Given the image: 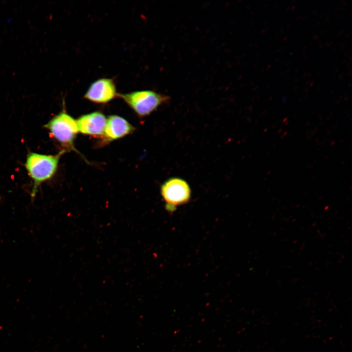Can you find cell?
<instances>
[{
  "instance_id": "6da1fadb",
  "label": "cell",
  "mask_w": 352,
  "mask_h": 352,
  "mask_svg": "<svg viewBox=\"0 0 352 352\" xmlns=\"http://www.w3.org/2000/svg\"><path fill=\"white\" fill-rule=\"evenodd\" d=\"M66 151L62 150L54 155L29 153L25 163V168L33 181L32 197H34L38 186L43 182L51 178L55 174L60 158Z\"/></svg>"
},
{
  "instance_id": "7a4b0ae2",
  "label": "cell",
  "mask_w": 352,
  "mask_h": 352,
  "mask_svg": "<svg viewBox=\"0 0 352 352\" xmlns=\"http://www.w3.org/2000/svg\"><path fill=\"white\" fill-rule=\"evenodd\" d=\"M118 97L121 98L140 118L150 115L170 100L169 96L152 90L118 93Z\"/></svg>"
},
{
  "instance_id": "3957f363",
  "label": "cell",
  "mask_w": 352,
  "mask_h": 352,
  "mask_svg": "<svg viewBox=\"0 0 352 352\" xmlns=\"http://www.w3.org/2000/svg\"><path fill=\"white\" fill-rule=\"evenodd\" d=\"M44 127L50 136L63 147V150L76 151L74 142L78 133L76 120L63 110L54 116Z\"/></svg>"
},
{
  "instance_id": "277c9868",
  "label": "cell",
  "mask_w": 352,
  "mask_h": 352,
  "mask_svg": "<svg viewBox=\"0 0 352 352\" xmlns=\"http://www.w3.org/2000/svg\"><path fill=\"white\" fill-rule=\"evenodd\" d=\"M160 194L169 212L189 202L191 198V188L185 179L172 177L166 180L160 186Z\"/></svg>"
},
{
  "instance_id": "5b68a950",
  "label": "cell",
  "mask_w": 352,
  "mask_h": 352,
  "mask_svg": "<svg viewBox=\"0 0 352 352\" xmlns=\"http://www.w3.org/2000/svg\"><path fill=\"white\" fill-rule=\"evenodd\" d=\"M115 83L112 79L102 78L92 83L84 97L97 104H106L118 97Z\"/></svg>"
},
{
  "instance_id": "8992f818",
  "label": "cell",
  "mask_w": 352,
  "mask_h": 352,
  "mask_svg": "<svg viewBox=\"0 0 352 352\" xmlns=\"http://www.w3.org/2000/svg\"><path fill=\"white\" fill-rule=\"evenodd\" d=\"M107 118L99 111L80 116L76 120L78 132L91 136L102 137L104 133Z\"/></svg>"
},
{
  "instance_id": "52a82bcc",
  "label": "cell",
  "mask_w": 352,
  "mask_h": 352,
  "mask_svg": "<svg viewBox=\"0 0 352 352\" xmlns=\"http://www.w3.org/2000/svg\"><path fill=\"white\" fill-rule=\"evenodd\" d=\"M134 127L123 117L117 115L110 116L102 136L105 142L121 138L133 132Z\"/></svg>"
}]
</instances>
